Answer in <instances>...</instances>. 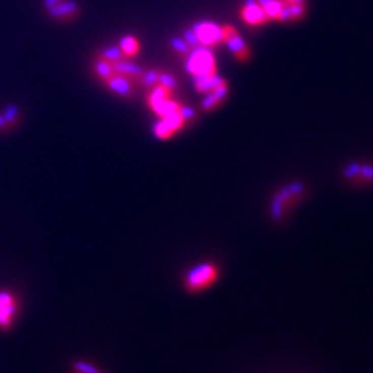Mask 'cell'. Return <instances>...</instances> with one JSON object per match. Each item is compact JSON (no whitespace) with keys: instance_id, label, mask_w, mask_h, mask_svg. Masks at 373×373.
<instances>
[{"instance_id":"5","label":"cell","mask_w":373,"mask_h":373,"mask_svg":"<svg viewBox=\"0 0 373 373\" xmlns=\"http://www.w3.org/2000/svg\"><path fill=\"white\" fill-rule=\"evenodd\" d=\"M192 34L195 36L197 43L202 44L203 47H213L219 44H224L223 39V25H217L214 22H199L192 28Z\"/></svg>"},{"instance_id":"17","label":"cell","mask_w":373,"mask_h":373,"mask_svg":"<svg viewBox=\"0 0 373 373\" xmlns=\"http://www.w3.org/2000/svg\"><path fill=\"white\" fill-rule=\"evenodd\" d=\"M74 368L76 373H100L99 369H96L93 365L87 362H76Z\"/></svg>"},{"instance_id":"11","label":"cell","mask_w":373,"mask_h":373,"mask_svg":"<svg viewBox=\"0 0 373 373\" xmlns=\"http://www.w3.org/2000/svg\"><path fill=\"white\" fill-rule=\"evenodd\" d=\"M50 13V15H53L55 18H74L75 15L78 14V7L75 5L74 2H59L58 5L53 6L47 9Z\"/></svg>"},{"instance_id":"13","label":"cell","mask_w":373,"mask_h":373,"mask_svg":"<svg viewBox=\"0 0 373 373\" xmlns=\"http://www.w3.org/2000/svg\"><path fill=\"white\" fill-rule=\"evenodd\" d=\"M120 50H122L125 58H128V57H134V55H137L138 51H140V42H138L136 38H133V36H125V38L120 40Z\"/></svg>"},{"instance_id":"18","label":"cell","mask_w":373,"mask_h":373,"mask_svg":"<svg viewBox=\"0 0 373 373\" xmlns=\"http://www.w3.org/2000/svg\"><path fill=\"white\" fill-rule=\"evenodd\" d=\"M172 46L174 47V50L176 51H178V53H186L188 51V49H190V46L186 44V42L184 39H173L172 40Z\"/></svg>"},{"instance_id":"7","label":"cell","mask_w":373,"mask_h":373,"mask_svg":"<svg viewBox=\"0 0 373 373\" xmlns=\"http://www.w3.org/2000/svg\"><path fill=\"white\" fill-rule=\"evenodd\" d=\"M18 313V300L11 292L0 290V329H9Z\"/></svg>"},{"instance_id":"14","label":"cell","mask_w":373,"mask_h":373,"mask_svg":"<svg viewBox=\"0 0 373 373\" xmlns=\"http://www.w3.org/2000/svg\"><path fill=\"white\" fill-rule=\"evenodd\" d=\"M96 72H97V75H99L100 78L103 79L104 82H107V80L115 74L112 67H111V63L107 61L105 58H103L101 55H99V58L96 61Z\"/></svg>"},{"instance_id":"19","label":"cell","mask_w":373,"mask_h":373,"mask_svg":"<svg viewBox=\"0 0 373 373\" xmlns=\"http://www.w3.org/2000/svg\"><path fill=\"white\" fill-rule=\"evenodd\" d=\"M59 2H63V0H44V6L50 9V7H53V6L58 5Z\"/></svg>"},{"instance_id":"15","label":"cell","mask_w":373,"mask_h":373,"mask_svg":"<svg viewBox=\"0 0 373 373\" xmlns=\"http://www.w3.org/2000/svg\"><path fill=\"white\" fill-rule=\"evenodd\" d=\"M3 116H5L6 122L9 125V128H13L15 126V123L18 120V116H20V109L15 105H7L3 112Z\"/></svg>"},{"instance_id":"3","label":"cell","mask_w":373,"mask_h":373,"mask_svg":"<svg viewBox=\"0 0 373 373\" xmlns=\"http://www.w3.org/2000/svg\"><path fill=\"white\" fill-rule=\"evenodd\" d=\"M194 116H195L194 109L188 108L185 105H182L181 108L176 111V112L167 113L166 116L161 118V120L155 125L157 137L161 138V140H166V138L172 137L174 133L184 128L185 123L188 120H191Z\"/></svg>"},{"instance_id":"16","label":"cell","mask_w":373,"mask_h":373,"mask_svg":"<svg viewBox=\"0 0 373 373\" xmlns=\"http://www.w3.org/2000/svg\"><path fill=\"white\" fill-rule=\"evenodd\" d=\"M100 55H101L103 58L107 59V61H109V63H113V61H119V59L125 58V55H123L120 47H108V49L104 50Z\"/></svg>"},{"instance_id":"1","label":"cell","mask_w":373,"mask_h":373,"mask_svg":"<svg viewBox=\"0 0 373 373\" xmlns=\"http://www.w3.org/2000/svg\"><path fill=\"white\" fill-rule=\"evenodd\" d=\"M270 21L296 22L301 20L307 11L305 0H259Z\"/></svg>"},{"instance_id":"12","label":"cell","mask_w":373,"mask_h":373,"mask_svg":"<svg viewBox=\"0 0 373 373\" xmlns=\"http://www.w3.org/2000/svg\"><path fill=\"white\" fill-rule=\"evenodd\" d=\"M350 180H357L359 177L361 181H373V167L362 166V165H350L344 173Z\"/></svg>"},{"instance_id":"6","label":"cell","mask_w":373,"mask_h":373,"mask_svg":"<svg viewBox=\"0 0 373 373\" xmlns=\"http://www.w3.org/2000/svg\"><path fill=\"white\" fill-rule=\"evenodd\" d=\"M239 17L249 26H261L271 22L259 0H246L239 10Z\"/></svg>"},{"instance_id":"8","label":"cell","mask_w":373,"mask_h":373,"mask_svg":"<svg viewBox=\"0 0 373 373\" xmlns=\"http://www.w3.org/2000/svg\"><path fill=\"white\" fill-rule=\"evenodd\" d=\"M113 72L115 74L120 75L123 78H126L130 80L134 86L136 84L141 83V76H143L144 71L141 67H138L137 64H134L132 61H128L126 58L119 59V61H113L111 63Z\"/></svg>"},{"instance_id":"4","label":"cell","mask_w":373,"mask_h":373,"mask_svg":"<svg viewBox=\"0 0 373 373\" xmlns=\"http://www.w3.org/2000/svg\"><path fill=\"white\" fill-rule=\"evenodd\" d=\"M186 71L195 79L217 74L216 58L207 47L194 50L186 63Z\"/></svg>"},{"instance_id":"2","label":"cell","mask_w":373,"mask_h":373,"mask_svg":"<svg viewBox=\"0 0 373 373\" xmlns=\"http://www.w3.org/2000/svg\"><path fill=\"white\" fill-rule=\"evenodd\" d=\"M220 276V267L216 263H202L188 271L184 278V288L190 293H201L214 285Z\"/></svg>"},{"instance_id":"9","label":"cell","mask_w":373,"mask_h":373,"mask_svg":"<svg viewBox=\"0 0 373 373\" xmlns=\"http://www.w3.org/2000/svg\"><path fill=\"white\" fill-rule=\"evenodd\" d=\"M227 46L230 47V51L232 55L235 57L236 61L239 63H247L251 59V49L249 46L245 43V40L242 39L239 32H236L228 42Z\"/></svg>"},{"instance_id":"20","label":"cell","mask_w":373,"mask_h":373,"mask_svg":"<svg viewBox=\"0 0 373 373\" xmlns=\"http://www.w3.org/2000/svg\"><path fill=\"white\" fill-rule=\"evenodd\" d=\"M6 129H9V125L6 122V119L3 115H0V130H6Z\"/></svg>"},{"instance_id":"10","label":"cell","mask_w":373,"mask_h":373,"mask_svg":"<svg viewBox=\"0 0 373 373\" xmlns=\"http://www.w3.org/2000/svg\"><path fill=\"white\" fill-rule=\"evenodd\" d=\"M105 83L112 91L122 96V97H132L133 93H134V84L118 74H113Z\"/></svg>"}]
</instances>
